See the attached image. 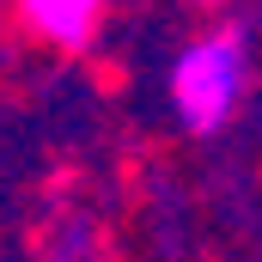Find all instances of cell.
<instances>
[{
	"label": "cell",
	"mask_w": 262,
	"mask_h": 262,
	"mask_svg": "<svg viewBox=\"0 0 262 262\" xmlns=\"http://www.w3.org/2000/svg\"><path fill=\"white\" fill-rule=\"evenodd\" d=\"M104 12H110V0H12L18 31L55 55H85L104 31Z\"/></svg>",
	"instance_id": "7a4b0ae2"
},
{
	"label": "cell",
	"mask_w": 262,
	"mask_h": 262,
	"mask_svg": "<svg viewBox=\"0 0 262 262\" xmlns=\"http://www.w3.org/2000/svg\"><path fill=\"white\" fill-rule=\"evenodd\" d=\"M244 92H250V37L238 25H207L201 37H189L177 49V61H171V110H177L183 134H195V140L220 134L238 116Z\"/></svg>",
	"instance_id": "6da1fadb"
},
{
	"label": "cell",
	"mask_w": 262,
	"mask_h": 262,
	"mask_svg": "<svg viewBox=\"0 0 262 262\" xmlns=\"http://www.w3.org/2000/svg\"><path fill=\"white\" fill-rule=\"evenodd\" d=\"M189 6H207V12H213V6H226V0H189Z\"/></svg>",
	"instance_id": "3957f363"
}]
</instances>
